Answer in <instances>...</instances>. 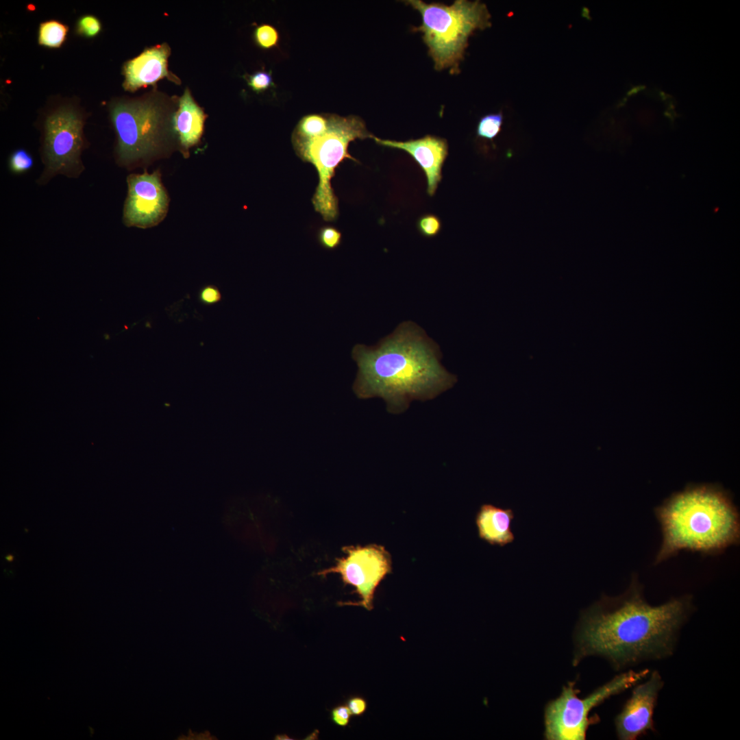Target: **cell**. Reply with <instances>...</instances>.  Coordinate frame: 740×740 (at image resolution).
<instances>
[{"label":"cell","instance_id":"22","mask_svg":"<svg viewBox=\"0 0 740 740\" xmlns=\"http://www.w3.org/2000/svg\"><path fill=\"white\" fill-rule=\"evenodd\" d=\"M76 28L78 34L92 38L101 32V24L97 17L92 15H84L79 18Z\"/></svg>","mask_w":740,"mask_h":740},{"label":"cell","instance_id":"5","mask_svg":"<svg viewBox=\"0 0 740 740\" xmlns=\"http://www.w3.org/2000/svg\"><path fill=\"white\" fill-rule=\"evenodd\" d=\"M421 15L422 23L415 30L423 40L436 70L449 69L456 73L467 46L469 36L476 29L490 25V15L479 1L456 0L449 6L421 0L406 1Z\"/></svg>","mask_w":740,"mask_h":740},{"label":"cell","instance_id":"2","mask_svg":"<svg viewBox=\"0 0 740 740\" xmlns=\"http://www.w3.org/2000/svg\"><path fill=\"white\" fill-rule=\"evenodd\" d=\"M352 356L358 367L356 395L381 397L394 414L405 411L413 400L434 399L456 382L441 364L438 345L411 321L399 324L375 346L356 345Z\"/></svg>","mask_w":740,"mask_h":740},{"label":"cell","instance_id":"15","mask_svg":"<svg viewBox=\"0 0 740 740\" xmlns=\"http://www.w3.org/2000/svg\"><path fill=\"white\" fill-rule=\"evenodd\" d=\"M202 108L195 101L190 92L186 89L179 99L178 109L173 115V128L181 147L188 150L200 140L206 119Z\"/></svg>","mask_w":740,"mask_h":740},{"label":"cell","instance_id":"6","mask_svg":"<svg viewBox=\"0 0 740 740\" xmlns=\"http://www.w3.org/2000/svg\"><path fill=\"white\" fill-rule=\"evenodd\" d=\"M117 136V157L127 166L155 155L161 147L167 122L162 103L155 97L114 102L110 107Z\"/></svg>","mask_w":740,"mask_h":740},{"label":"cell","instance_id":"10","mask_svg":"<svg viewBox=\"0 0 740 740\" xmlns=\"http://www.w3.org/2000/svg\"><path fill=\"white\" fill-rule=\"evenodd\" d=\"M128 191L123 209V222L128 227L148 228L166 216L169 198L160 175L145 172L127 179Z\"/></svg>","mask_w":740,"mask_h":740},{"label":"cell","instance_id":"21","mask_svg":"<svg viewBox=\"0 0 740 740\" xmlns=\"http://www.w3.org/2000/svg\"><path fill=\"white\" fill-rule=\"evenodd\" d=\"M319 244L326 249L333 250L341 243L342 234L339 230L332 226H324L319 229L317 234Z\"/></svg>","mask_w":740,"mask_h":740},{"label":"cell","instance_id":"7","mask_svg":"<svg viewBox=\"0 0 740 740\" xmlns=\"http://www.w3.org/2000/svg\"><path fill=\"white\" fill-rule=\"evenodd\" d=\"M650 671L629 670L614 677L584 698L578 697L573 683L564 687L560 695L551 701L545 711V737L550 740H582L593 719L590 711L613 695L620 693L647 678Z\"/></svg>","mask_w":740,"mask_h":740},{"label":"cell","instance_id":"26","mask_svg":"<svg viewBox=\"0 0 740 740\" xmlns=\"http://www.w3.org/2000/svg\"><path fill=\"white\" fill-rule=\"evenodd\" d=\"M347 706L352 715L359 716L365 712L367 704L365 699L359 697H354L349 700Z\"/></svg>","mask_w":740,"mask_h":740},{"label":"cell","instance_id":"25","mask_svg":"<svg viewBox=\"0 0 740 740\" xmlns=\"http://www.w3.org/2000/svg\"><path fill=\"white\" fill-rule=\"evenodd\" d=\"M352 713L348 706L340 705L332 709L331 712L332 720L338 726H346L350 720Z\"/></svg>","mask_w":740,"mask_h":740},{"label":"cell","instance_id":"18","mask_svg":"<svg viewBox=\"0 0 740 740\" xmlns=\"http://www.w3.org/2000/svg\"><path fill=\"white\" fill-rule=\"evenodd\" d=\"M502 121V113L487 114L482 117L477 126L478 136L493 140L500 132Z\"/></svg>","mask_w":740,"mask_h":740},{"label":"cell","instance_id":"20","mask_svg":"<svg viewBox=\"0 0 740 740\" xmlns=\"http://www.w3.org/2000/svg\"><path fill=\"white\" fill-rule=\"evenodd\" d=\"M33 164L34 160L32 156L26 150L22 149L14 151L9 159V168L12 173L16 174L29 171Z\"/></svg>","mask_w":740,"mask_h":740},{"label":"cell","instance_id":"23","mask_svg":"<svg viewBox=\"0 0 740 740\" xmlns=\"http://www.w3.org/2000/svg\"><path fill=\"white\" fill-rule=\"evenodd\" d=\"M417 228L423 236L434 237L439 233L441 222L439 218L434 214H426L418 220Z\"/></svg>","mask_w":740,"mask_h":740},{"label":"cell","instance_id":"4","mask_svg":"<svg viewBox=\"0 0 740 740\" xmlns=\"http://www.w3.org/2000/svg\"><path fill=\"white\" fill-rule=\"evenodd\" d=\"M359 116H342L327 113L325 119L308 136L291 135L296 155L316 169L319 182L312 198L316 212L326 221L338 216V200L332 187L335 170L346 159L359 162L348 151L349 143L356 139L373 138Z\"/></svg>","mask_w":740,"mask_h":740},{"label":"cell","instance_id":"9","mask_svg":"<svg viewBox=\"0 0 740 740\" xmlns=\"http://www.w3.org/2000/svg\"><path fill=\"white\" fill-rule=\"evenodd\" d=\"M343 551L345 556L319 574H339L343 582L352 585L359 595L361 600L355 604L371 610L378 586L391 572V554L384 547L376 544L347 546Z\"/></svg>","mask_w":740,"mask_h":740},{"label":"cell","instance_id":"8","mask_svg":"<svg viewBox=\"0 0 740 740\" xmlns=\"http://www.w3.org/2000/svg\"><path fill=\"white\" fill-rule=\"evenodd\" d=\"M83 120L70 108L50 114L45 122L43 179L57 174L77 176L84 169L80 156L84 146Z\"/></svg>","mask_w":740,"mask_h":740},{"label":"cell","instance_id":"1","mask_svg":"<svg viewBox=\"0 0 740 740\" xmlns=\"http://www.w3.org/2000/svg\"><path fill=\"white\" fill-rule=\"evenodd\" d=\"M691 595L650 604L637 576L615 597L604 596L581 617L577 633L578 658L598 655L616 669L673 654L680 631L693 611Z\"/></svg>","mask_w":740,"mask_h":740},{"label":"cell","instance_id":"27","mask_svg":"<svg viewBox=\"0 0 740 740\" xmlns=\"http://www.w3.org/2000/svg\"><path fill=\"white\" fill-rule=\"evenodd\" d=\"M13 558H14V557L12 555H8V556H6V559L8 560H9V561H12L13 560Z\"/></svg>","mask_w":740,"mask_h":740},{"label":"cell","instance_id":"13","mask_svg":"<svg viewBox=\"0 0 740 740\" xmlns=\"http://www.w3.org/2000/svg\"><path fill=\"white\" fill-rule=\"evenodd\" d=\"M170 52L169 47L164 43L147 48L127 61L123 67L124 88L135 91L140 88L155 84L164 77L178 83L179 79L168 70Z\"/></svg>","mask_w":740,"mask_h":740},{"label":"cell","instance_id":"3","mask_svg":"<svg viewBox=\"0 0 740 740\" xmlns=\"http://www.w3.org/2000/svg\"><path fill=\"white\" fill-rule=\"evenodd\" d=\"M655 513L663 536L655 564L682 550L715 554L739 543V513L730 496L715 486L688 487Z\"/></svg>","mask_w":740,"mask_h":740},{"label":"cell","instance_id":"24","mask_svg":"<svg viewBox=\"0 0 740 740\" xmlns=\"http://www.w3.org/2000/svg\"><path fill=\"white\" fill-rule=\"evenodd\" d=\"M198 299L204 305H214L221 301L222 294L216 285L207 284L199 290Z\"/></svg>","mask_w":740,"mask_h":740},{"label":"cell","instance_id":"19","mask_svg":"<svg viewBox=\"0 0 740 740\" xmlns=\"http://www.w3.org/2000/svg\"><path fill=\"white\" fill-rule=\"evenodd\" d=\"M243 77L251 89L256 93L264 92L275 86L271 71H259L251 75H245Z\"/></svg>","mask_w":740,"mask_h":740},{"label":"cell","instance_id":"11","mask_svg":"<svg viewBox=\"0 0 740 740\" xmlns=\"http://www.w3.org/2000/svg\"><path fill=\"white\" fill-rule=\"evenodd\" d=\"M647 677L632 687L630 698L615 718L619 739L634 740L649 730L654 731L653 715L664 682L658 671L650 672Z\"/></svg>","mask_w":740,"mask_h":740},{"label":"cell","instance_id":"14","mask_svg":"<svg viewBox=\"0 0 740 740\" xmlns=\"http://www.w3.org/2000/svg\"><path fill=\"white\" fill-rule=\"evenodd\" d=\"M514 518L510 508L482 504L476 517L479 537L492 545L505 546L513 543L515 539L511 528Z\"/></svg>","mask_w":740,"mask_h":740},{"label":"cell","instance_id":"16","mask_svg":"<svg viewBox=\"0 0 740 740\" xmlns=\"http://www.w3.org/2000/svg\"><path fill=\"white\" fill-rule=\"evenodd\" d=\"M67 32L68 27L58 21L43 22L38 29V43L47 47H59L64 42Z\"/></svg>","mask_w":740,"mask_h":740},{"label":"cell","instance_id":"17","mask_svg":"<svg viewBox=\"0 0 740 740\" xmlns=\"http://www.w3.org/2000/svg\"><path fill=\"white\" fill-rule=\"evenodd\" d=\"M254 38L259 47L269 49L278 45L280 34L274 26L269 24H261L256 27Z\"/></svg>","mask_w":740,"mask_h":740},{"label":"cell","instance_id":"12","mask_svg":"<svg viewBox=\"0 0 740 740\" xmlns=\"http://www.w3.org/2000/svg\"><path fill=\"white\" fill-rule=\"evenodd\" d=\"M375 142L382 146L398 149L409 153L419 164L427 179V193L433 196L442 179L441 169L448 153L445 139L426 135L404 142L381 139L374 136Z\"/></svg>","mask_w":740,"mask_h":740}]
</instances>
